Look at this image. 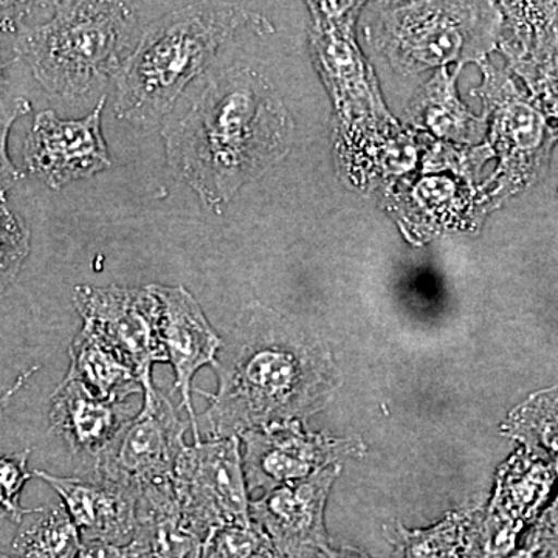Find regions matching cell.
<instances>
[{
  "mask_svg": "<svg viewBox=\"0 0 558 558\" xmlns=\"http://www.w3.org/2000/svg\"><path fill=\"white\" fill-rule=\"evenodd\" d=\"M72 300L84 328L137 374L143 391L154 388L153 366L168 363V355L160 337V303L148 286H76Z\"/></svg>",
  "mask_w": 558,
  "mask_h": 558,
  "instance_id": "obj_7",
  "label": "cell"
},
{
  "mask_svg": "<svg viewBox=\"0 0 558 558\" xmlns=\"http://www.w3.org/2000/svg\"><path fill=\"white\" fill-rule=\"evenodd\" d=\"M148 288L160 303V337L167 351L168 362L175 373L174 388L182 396V407L189 414L194 439L199 442L197 416L191 400V384L197 371L211 365L218 359L222 339L211 328L201 304L182 286L149 284Z\"/></svg>",
  "mask_w": 558,
  "mask_h": 558,
  "instance_id": "obj_11",
  "label": "cell"
},
{
  "mask_svg": "<svg viewBox=\"0 0 558 558\" xmlns=\"http://www.w3.org/2000/svg\"><path fill=\"white\" fill-rule=\"evenodd\" d=\"M32 7H35V3L0 2V33L13 32ZM0 80H2V68H0Z\"/></svg>",
  "mask_w": 558,
  "mask_h": 558,
  "instance_id": "obj_24",
  "label": "cell"
},
{
  "mask_svg": "<svg viewBox=\"0 0 558 558\" xmlns=\"http://www.w3.org/2000/svg\"><path fill=\"white\" fill-rule=\"evenodd\" d=\"M31 450L0 458V519L21 524L33 509L21 506V494L25 483L32 478L28 472Z\"/></svg>",
  "mask_w": 558,
  "mask_h": 558,
  "instance_id": "obj_22",
  "label": "cell"
},
{
  "mask_svg": "<svg viewBox=\"0 0 558 558\" xmlns=\"http://www.w3.org/2000/svg\"><path fill=\"white\" fill-rule=\"evenodd\" d=\"M204 539L183 521L172 484L140 492L126 558H201Z\"/></svg>",
  "mask_w": 558,
  "mask_h": 558,
  "instance_id": "obj_14",
  "label": "cell"
},
{
  "mask_svg": "<svg viewBox=\"0 0 558 558\" xmlns=\"http://www.w3.org/2000/svg\"><path fill=\"white\" fill-rule=\"evenodd\" d=\"M33 475L60 495L81 542L126 546L134 537L138 495L131 488L94 473L57 476L35 470Z\"/></svg>",
  "mask_w": 558,
  "mask_h": 558,
  "instance_id": "obj_12",
  "label": "cell"
},
{
  "mask_svg": "<svg viewBox=\"0 0 558 558\" xmlns=\"http://www.w3.org/2000/svg\"><path fill=\"white\" fill-rule=\"evenodd\" d=\"M213 371L218 391H199L209 402L201 416L209 439L303 421L325 409L340 387L328 348L264 306L242 312Z\"/></svg>",
  "mask_w": 558,
  "mask_h": 558,
  "instance_id": "obj_1",
  "label": "cell"
},
{
  "mask_svg": "<svg viewBox=\"0 0 558 558\" xmlns=\"http://www.w3.org/2000/svg\"><path fill=\"white\" fill-rule=\"evenodd\" d=\"M201 558H289L279 553L269 535L250 523L218 529L204 543Z\"/></svg>",
  "mask_w": 558,
  "mask_h": 558,
  "instance_id": "obj_20",
  "label": "cell"
},
{
  "mask_svg": "<svg viewBox=\"0 0 558 558\" xmlns=\"http://www.w3.org/2000/svg\"><path fill=\"white\" fill-rule=\"evenodd\" d=\"M509 558H534L532 557L531 553H527L526 549H521L519 553L513 554V556H510Z\"/></svg>",
  "mask_w": 558,
  "mask_h": 558,
  "instance_id": "obj_28",
  "label": "cell"
},
{
  "mask_svg": "<svg viewBox=\"0 0 558 558\" xmlns=\"http://www.w3.org/2000/svg\"><path fill=\"white\" fill-rule=\"evenodd\" d=\"M290 137L292 121L281 98L252 68L219 73L180 119L163 128L171 170L215 213L281 160Z\"/></svg>",
  "mask_w": 558,
  "mask_h": 558,
  "instance_id": "obj_2",
  "label": "cell"
},
{
  "mask_svg": "<svg viewBox=\"0 0 558 558\" xmlns=\"http://www.w3.org/2000/svg\"><path fill=\"white\" fill-rule=\"evenodd\" d=\"M31 109L27 98L16 97L0 101V204H5L10 191L24 175L11 161L7 146L11 128L22 116H27Z\"/></svg>",
  "mask_w": 558,
  "mask_h": 558,
  "instance_id": "obj_23",
  "label": "cell"
},
{
  "mask_svg": "<svg viewBox=\"0 0 558 558\" xmlns=\"http://www.w3.org/2000/svg\"><path fill=\"white\" fill-rule=\"evenodd\" d=\"M250 21L255 20L241 5L216 2L191 3L154 21L117 76V117L138 128L160 124L191 81Z\"/></svg>",
  "mask_w": 558,
  "mask_h": 558,
  "instance_id": "obj_3",
  "label": "cell"
},
{
  "mask_svg": "<svg viewBox=\"0 0 558 558\" xmlns=\"http://www.w3.org/2000/svg\"><path fill=\"white\" fill-rule=\"evenodd\" d=\"M81 537L64 506L33 509L13 539L11 558H78Z\"/></svg>",
  "mask_w": 558,
  "mask_h": 558,
  "instance_id": "obj_18",
  "label": "cell"
},
{
  "mask_svg": "<svg viewBox=\"0 0 558 558\" xmlns=\"http://www.w3.org/2000/svg\"><path fill=\"white\" fill-rule=\"evenodd\" d=\"M78 558H126V553H124V546L83 543Z\"/></svg>",
  "mask_w": 558,
  "mask_h": 558,
  "instance_id": "obj_25",
  "label": "cell"
},
{
  "mask_svg": "<svg viewBox=\"0 0 558 558\" xmlns=\"http://www.w3.org/2000/svg\"><path fill=\"white\" fill-rule=\"evenodd\" d=\"M319 558H371L365 553L354 548H333L332 545L326 546L317 554Z\"/></svg>",
  "mask_w": 558,
  "mask_h": 558,
  "instance_id": "obj_27",
  "label": "cell"
},
{
  "mask_svg": "<svg viewBox=\"0 0 558 558\" xmlns=\"http://www.w3.org/2000/svg\"><path fill=\"white\" fill-rule=\"evenodd\" d=\"M481 521L483 510L465 509L428 529L409 531L398 523L387 532L396 558H484Z\"/></svg>",
  "mask_w": 558,
  "mask_h": 558,
  "instance_id": "obj_15",
  "label": "cell"
},
{
  "mask_svg": "<svg viewBox=\"0 0 558 558\" xmlns=\"http://www.w3.org/2000/svg\"><path fill=\"white\" fill-rule=\"evenodd\" d=\"M31 255V230L5 204H0V293L13 284Z\"/></svg>",
  "mask_w": 558,
  "mask_h": 558,
  "instance_id": "obj_21",
  "label": "cell"
},
{
  "mask_svg": "<svg viewBox=\"0 0 558 558\" xmlns=\"http://www.w3.org/2000/svg\"><path fill=\"white\" fill-rule=\"evenodd\" d=\"M534 22L538 32H526L527 44L524 49L526 60L521 61L523 75L532 89L548 105L558 117V3H538L534 5Z\"/></svg>",
  "mask_w": 558,
  "mask_h": 558,
  "instance_id": "obj_19",
  "label": "cell"
},
{
  "mask_svg": "<svg viewBox=\"0 0 558 558\" xmlns=\"http://www.w3.org/2000/svg\"><path fill=\"white\" fill-rule=\"evenodd\" d=\"M399 53L416 64H440L457 57L462 47V35L454 25L453 14L447 9H432L400 16Z\"/></svg>",
  "mask_w": 558,
  "mask_h": 558,
  "instance_id": "obj_17",
  "label": "cell"
},
{
  "mask_svg": "<svg viewBox=\"0 0 558 558\" xmlns=\"http://www.w3.org/2000/svg\"><path fill=\"white\" fill-rule=\"evenodd\" d=\"M36 371H38V366L25 371V373L20 376V379L16 380V384H14L13 387L9 389V391H5L2 396H0V414H2V411L9 407V403L11 402V399L14 398V395H16V392L20 391V389L24 387L25 384H27V380L31 379Z\"/></svg>",
  "mask_w": 558,
  "mask_h": 558,
  "instance_id": "obj_26",
  "label": "cell"
},
{
  "mask_svg": "<svg viewBox=\"0 0 558 558\" xmlns=\"http://www.w3.org/2000/svg\"><path fill=\"white\" fill-rule=\"evenodd\" d=\"M186 424L170 399L156 387L143 391V407L94 468L101 476L134 490L168 486L185 450Z\"/></svg>",
  "mask_w": 558,
  "mask_h": 558,
  "instance_id": "obj_6",
  "label": "cell"
},
{
  "mask_svg": "<svg viewBox=\"0 0 558 558\" xmlns=\"http://www.w3.org/2000/svg\"><path fill=\"white\" fill-rule=\"evenodd\" d=\"M137 414L128 400L98 398L86 385L65 377L51 396L49 417L51 429L70 451L94 468Z\"/></svg>",
  "mask_w": 558,
  "mask_h": 558,
  "instance_id": "obj_13",
  "label": "cell"
},
{
  "mask_svg": "<svg viewBox=\"0 0 558 558\" xmlns=\"http://www.w3.org/2000/svg\"><path fill=\"white\" fill-rule=\"evenodd\" d=\"M172 488L180 515L204 543L218 529L252 523L240 438L186 446Z\"/></svg>",
  "mask_w": 558,
  "mask_h": 558,
  "instance_id": "obj_5",
  "label": "cell"
},
{
  "mask_svg": "<svg viewBox=\"0 0 558 558\" xmlns=\"http://www.w3.org/2000/svg\"><path fill=\"white\" fill-rule=\"evenodd\" d=\"M0 558H11V556H7L5 553H2V550H0Z\"/></svg>",
  "mask_w": 558,
  "mask_h": 558,
  "instance_id": "obj_29",
  "label": "cell"
},
{
  "mask_svg": "<svg viewBox=\"0 0 558 558\" xmlns=\"http://www.w3.org/2000/svg\"><path fill=\"white\" fill-rule=\"evenodd\" d=\"M46 24L21 27L16 51L40 86L65 101L84 100L119 76L137 38V9L128 2H50Z\"/></svg>",
  "mask_w": 558,
  "mask_h": 558,
  "instance_id": "obj_4",
  "label": "cell"
},
{
  "mask_svg": "<svg viewBox=\"0 0 558 558\" xmlns=\"http://www.w3.org/2000/svg\"><path fill=\"white\" fill-rule=\"evenodd\" d=\"M241 438L245 446L242 465L248 492L263 494L365 453V444L359 438H332L311 432L301 421L250 429Z\"/></svg>",
  "mask_w": 558,
  "mask_h": 558,
  "instance_id": "obj_8",
  "label": "cell"
},
{
  "mask_svg": "<svg viewBox=\"0 0 558 558\" xmlns=\"http://www.w3.org/2000/svg\"><path fill=\"white\" fill-rule=\"evenodd\" d=\"M65 377L86 385L101 399L126 402L131 396L143 395L137 374L84 326L70 344V366Z\"/></svg>",
  "mask_w": 558,
  "mask_h": 558,
  "instance_id": "obj_16",
  "label": "cell"
},
{
  "mask_svg": "<svg viewBox=\"0 0 558 558\" xmlns=\"http://www.w3.org/2000/svg\"><path fill=\"white\" fill-rule=\"evenodd\" d=\"M340 470V464L330 465L310 478L271 488L250 502V519L269 535L286 557L318 554L330 545L325 509Z\"/></svg>",
  "mask_w": 558,
  "mask_h": 558,
  "instance_id": "obj_10",
  "label": "cell"
},
{
  "mask_svg": "<svg viewBox=\"0 0 558 558\" xmlns=\"http://www.w3.org/2000/svg\"><path fill=\"white\" fill-rule=\"evenodd\" d=\"M105 102L102 97L81 120H62L53 110L39 112L24 143L28 172L51 190H61L108 170L112 161L101 132Z\"/></svg>",
  "mask_w": 558,
  "mask_h": 558,
  "instance_id": "obj_9",
  "label": "cell"
}]
</instances>
